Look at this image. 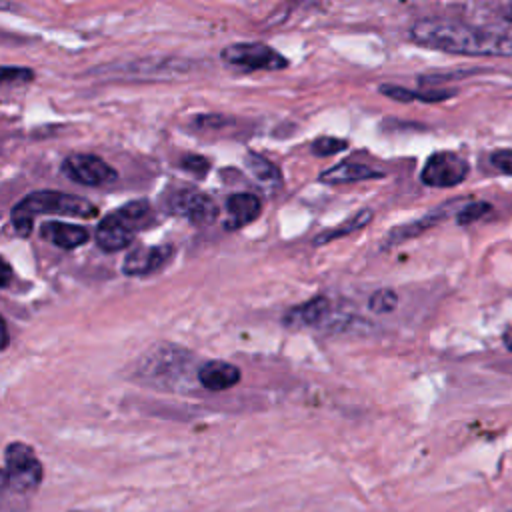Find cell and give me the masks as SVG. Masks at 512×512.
Returning <instances> with one entry per match:
<instances>
[{
	"label": "cell",
	"instance_id": "obj_4",
	"mask_svg": "<svg viewBox=\"0 0 512 512\" xmlns=\"http://www.w3.org/2000/svg\"><path fill=\"white\" fill-rule=\"evenodd\" d=\"M6 460V474L10 490L16 494L34 492L42 482V464L36 458L34 450L24 442H12L6 446L4 452Z\"/></svg>",
	"mask_w": 512,
	"mask_h": 512
},
{
	"label": "cell",
	"instance_id": "obj_14",
	"mask_svg": "<svg viewBox=\"0 0 512 512\" xmlns=\"http://www.w3.org/2000/svg\"><path fill=\"white\" fill-rule=\"evenodd\" d=\"M330 300L326 296H316L302 306L294 308L288 312L286 322L296 324V326H328L330 318Z\"/></svg>",
	"mask_w": 512,
	"mask_h": 512
},
{
	"label": "cell",
	"instance_id": "obj_19",
	"mask_svg": "<svg viewBox=\"0 0 512 512\" xmlns=\"http://www.w3.org/2000/svg\"><path fill=\"white\" fill-rule=\"evenodd\" d=\"M398 306V294L392 288H378L368 298V308L374 314H390Z\"/></svg>",
	"mask_w": 512,
	"mask_h": 512
},
{
	"label": "cell",
	"instance_id": "obj_24",
	"mask_svg": "<svg viewBox=\"0 0 512 512\" xmlns=\"http://www.w3.org/2000/svg\"><path fill=\"white\" fill-rule=\"evenodd\" d=\"M182 166L188 168V170H194L196 174H204L208 170V162L202 156H186L182 160Z\"/></svg>",
	"mask_w": 512,
	"mask_h": 512
},
{
	"label": "cell",
	"instance_id": "obj_25",
	"mask_svg": "<svg viewBox=\"0 0 512 512\" xmlns=\"http://www.w3.org/2000/svg\"><path fill=\"white\" fill-rule=\"evenodd\" d=\"M10 280H12V268L4 258H0V288L8 286Z\"/></svg>",
	"mask_w": 512,
	"mask_h": 512
},
{
	"label": "cell",
	"instance_id": "obj_29",
	"mask_svg": "<svg viewBox=\"0 0 512 512\" xmlns=\"http://www.w3.org/2000/svg\"><path fill=\"white\" fill-rule=\"evenodd\" d=\"M506 512H512V510H506Z\"/></svg>",
	"mask_w": 512,
	"mask_h": 512
},
{
	"label": "cell",
	"instance_id": "obj_3",
	"mask_svg": "<svg viewBox=\"0 0 512 512\" xmlns=\"http://www.w3.org/2000/svg\"><path fill=\"white\" fill-rule=\"evenodd\" d=\"M148 214L150 204L146 200H132L124 204L122 208L100 220L96 228V244L104 252H118L126 248Z\"/></svg>",
	"mask_w": 512,
	"mask_h": 512
},
{
	"label": "cell",
	"instance_id": "obj_23",
	"mask_svg": "<svg viewBox=\"0 0 512 512\" xmlns=\"http://www.w3.org/2000/svg\"><path fill=\"white\" fill-rule=\"evenodd\" d=\"M490 164H492L498 172L512 176V148L496 150V152L490 156Z\"/></svg>",
	"mask_w": 512,
	"mask_h": 512
},
{
	"label": "cell",
	"instance_id": "obj_10",
	"mask_svg": "<svg viewBox=\"0 0 512 512\" xmlns=\"http://www.w3.org/2000/svg\"><path fill=\"white\" fill-rule=\"evenodd\" d=\"M240 378H242L240 368L224 360H210L198 368V382L210 392L228 390L236 386Z\"/></svg>",
	"mask_w": 512,
	"mask_h": 512
},
{
	"label": "cell",
	"instance_id": "obj_27",
	"mask_svg": "<svg viewBox=\"0 0 512 512\" xmlns=\"http://www.w3.org/2000/svg\"><path fill=\"white\" fill-rule=\"evenodd\" d=\"M6 490H10L8 474H6V470H0V492H6Z\"/></svg>",
	"mask_w": 512,
	"mask_h": 512
},
{
	"label": "cell",
	"instance_id": "obj_17",
	"mask_svg": "<svg viewBox=\"0 0 512 512\" xmlns=\"http://www.w3.org/2000/svg\"><path fill=\"white\" fill-rule=\"evenodd\" d=\"M380 92L386 94L392 100L398 102H414V100H424V102H438V100H448L452 98L456 92L454 90H434V92H414L402 86H394V84H382Z\"/></svg>",
	"mask_w": 512,
	"mask_h": 512
},
{
	"label": "cell",
	"instance_id": "obj_5",
	"mask_svg": "<svg viewBox=\"0 0 512 512\" xmlns=\"http://www.w3.org/2000/svg\"><path fill=\"white\" fill-rule=\"evenodd\" d=\"M222 60L228 66L242 70H284L288 68L286 56L262 42H236L222 50Z\"/></svg>",
	"mask_w": 512,
	"mask_h": 512
},
{
	"label": "cell",
	"instance_id": "obj_9",
	"mask_svg": "<svg viewBox=\"0 0 512 512\" xmlns=\"http://www.w3.org/2000/svg\"><path fill=\"white\" fill-rule=\"evenodd\" d=\"M172 254L170 246H138L128 252L124 258L122 270L124 274L130 276H140V274H150L158 268H162Z\"/></svg>",
	"mask_w": 512,
	"mask_h": 512
},
{
	"label": "cell",
	"instance_id": "obj_8",
	"mask_svg": "<svg viewBox=\"0 0 512 512\" xmlns=\"http://www.w3.org/2000/svg\"><path fill=\"white\" fill-rule=\"evenodd\" d=\"M170 210L196 226H208L218 218L216 202L198 190H180L170 198Z\"/></svg>",
	"mask_w": 512,
	"mask_h": 512
},
{
	"label": "cell",
	"instance_id": "obj_20",
	"mask_svg": "<svg viewBox=\"0 0 512 512\" xmlns=\"http://www.w3.org/2000/svg\"><path fill=\"white\" fill-rule=\"evenodd\" d=\"M346 148H348V142L342 138H334V136H322L312 142V152L316 156H332Z\"/></svg>",
	"mask_w": 512,
	"mask_h": 512
},
{
	"label": "cell",
	"instance_id": "obj_22",
	"mask_svg": "<svg viewBox=\"0 0 512 512\" xmlns=\"http://www.w3.org/2000/svg\"><path fill=\"white\" fill-rule=\"evenodd\" d=\"M34 72L30 68L20 66H0V84H28L32 82Z\"/></svg>",
	"mask_w": 512,
	"mask_h": 512
},
{
	"label": "cell",
	"instance_id": "obj_15",
	"mask_svg": "<svg viewBox=\"0 0 512 512\" xmlns=\"http://www.w3.org/2000/svg\"><path fill=\"white\" fill-rule=\"evenodd\" d=\"M446 216H448V204H444V206H438L436 210L428 212L426 216H422V218H418V220H414V222H408V224L396 226L394 230H390V232L386 234V240H384V248H386V246H394V244H400V242H404V240H408V238H414V236L422 234L424 230L432 228L434 224H438V222H440V220H444Z\"/></svg>",
	"mask_w": 512,
	"mask_h": 512
},
{
	"label": "cell",
	"instance_id": "obj_7",
	"mask_svg": "<svg viewBox=\"0 0 512 512\" xmlns=\"http://www.w3.org/2000/svg\"><path fill=\"white\" fill-rule=\"evenodd\" d=\"M62 172L82 186H104L116 178V170L94 154H70L62 162Z\"/></svg>",
	"mask_w": 512,
	"mask_h": 512
},
{
	"label": "cell",
	"instance_id": "obj_18",
	"mask_svg": "<svg viewBox=\"0 0 512 512\" xmlns=\"http://www.w3.org/2000/svg\"><path fill=\"white\" fill-rule=\"evenodd\" d=\"M372 216H374V212H372L370 208H364V210L356 212L354 216H350V218H348L346 222H342L340 226H336V228H332V230H326V232L318 234V236L314 238V244H316V246H320V244H326V242L336 240V238H340V236L352 234L354 230L364 228V226L372 220Z\"/></svg>",
	"mask_w": 512,
	"mask_h": 512
},
{
	"label": "cell",
	"instance_id": "obj_26",
	"mask_svg": "<svg viewBox=\"0 0 512 512\" xmlns=\"http://www.w3.org/2000/svg\"><path fill=\"white\" fill-rule=\"evenodd\" d=\"M10 342V336H8V326H6V320L0 316V350H4Z\"/></svg>",
	"mask_w": 512,
	"mask_h": 512
},
{
	"label": "cell",
	"instance_id": "obj_21",
	"mask_svg": "<svg viewBox=\"0 0 512 512\" xmlns=\"http://www.w3.org/2000/svg\"><path fill=\"white\" fill-rule=\"evenodd\" d=\"M490 208H492V206H490L488 202H470V204H466L464 208L458 210L456 222H458L460 226H468V224L480 220L484 214H488Z\"/></svg>",
	"mask_w": 512,
	"mask_h": 512
},
{
	"label": "cell",
	"instance_id": "obj_1",
	"mask_svg": "<svg viewBox=\"0 0 512 512\" xmlns=\"http://www.w3.org/2000/svg\"><path fill=\"white\" fill-rule=\"evenodd\" d=\"M408 36L418 46L450 54L512 56V32L506 28L474 26L446 18H422L410 26Z\"/></svg>",
	"mask_w": 512,
	"mask_h": 512
},
{
	"label": "cell",
	"instance_id": "obj_2",
	"mask_svg": "<svg viewBox=\"0 0 512 512\" xmlns=\"http://www.w3.org/2000/svg\"><path fill=\"white\" fill-rule=\"evenodd\" d=\"M40 214H58V216H74V218H94L98 208L74 194H64L58 190H36L24 196L10 214L12 226L18 236L26 238L32 232V222Z\"/></svg>",
	"mask_w": 512,
	"mask_h": 512
},
{
	"label": "cell",
	"instance_id": "obj_16",
	"mask_svg": "<svg viewBox=\"0 0 512 512\" xmlns=\"http://www.w3.org/2000/svg\"><path fill=\"white\" fill-rule=\"evenodd\" d=\"M244 164L250 170V174L264 186H278L282 180L280 168L272 160H268L256 152H248L244 158Z\"/></svg>",
	"mask_w": 512,
	"mask_h": 512
},
{
	"label": "cell",
	"instance_id": "obj_12",
	"mask_svg": "<svg viewBox=\"0 0 512 512\" xmlns=\"http://www.w3.org/2000/svg\"><path fill=\"white\" fill-rule=\"evenodd\" d=\"M372 178H384L382 170H376L368 164L362 162H338L332 168L324 170L320 174V182L322 184H348V182H358V180H372Z\"/></svg>",
	"mask_w": 512,
	"mask_h": 512
},
{
	"label": "cell",
	"instance_id": "obj_28",
	"mask_svg": "<svg viewBox=\"0 0 512 512\" xmlns=\"http://www.w3.org/2000/svg\"><path fill=\"white\" fill-rule=\"evenodd\" d=\"M502 340H504V346H506V348L512 352V328H508V330L504 332Z\"/></svg>",
	"mask_w": 512,
	"mask_h": 512
},
{
	"label": "cell",
	"instance_id": "obj_6",
	"mask_svg": "<svg viewBox=\"0 0 512 512\" xmlns=\"http://www.w3.org/2000/svg\"><path fill=\"white\" fill-rule=\"evenodd\" d=\"M468 172L470 164L464 156L456 152H436L422 166L420 180L430 188H452L462 184Z\"/></svg>",
	"mask_w": 512,
	"mask_h": 512
},
{
	"label": "cell",
	"instance_id": "obj_13",
	"mask_svg": "<svg viewBox=\"0 0 512 512\" xmlns=\"http://www.w3.org/2000/svg\"><path fill=\"white\" fill-rule=\"evenodd\" d=\"M40 236L54 246L62 250H72L76 246H82L88 242V230L84 226L76 224H64V222H46L40 228Z\"/></svg>",
	"mask_w": 512,
	"mask_h": 512
},
{
	"label": "cell",
	"instance_id": "obj_11",
	"mask_svg": "<svg viewBox=\"0 0 512 512\" xmlns=\"http://www.w3.org/2000/svg\"><path fill=\"white\" fill-rule=\"evenodd\" d=\"M226 210H228V228H242L250 222H254L262 214V202L256 194L250 192H236L228 196L226 200Z\"/></svg>",
	"mask_w": 512,
	"mask_h": 512
}]
</instances>
